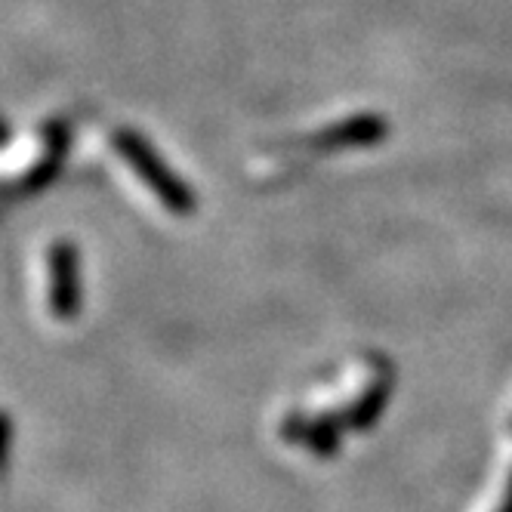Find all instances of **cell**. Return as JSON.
<instances>
[{
	"instance_id": "cell-1",
	"label": "cell",
	"mask_w": 512,
	"mask_h": 512,
	"mask_svg": "<svg viewBox=\"0 0 512 512\" xmlns=\"http://www.w3.org/2000/svg\"><path fill=\"white\" fill-rule=\"evenodd\" d=\"M121 152H124V158L133 161V167H136V173H139L142 179H149V182H152L155 192H158V198H161L164 204H173V210H186L189 195L182 192V186H176V179H170V173L155 161L152 152H145V145H142L139 139H133L130 133L121 136Z\"/></svg>"
}]
</instances>
